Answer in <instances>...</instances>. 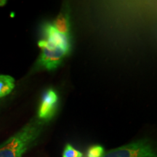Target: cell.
Returning <instances> with one entry per match:
<instances>
[{
  "instance_id": "6da1fadb",
  "label": "cell",
  "mask_w": 157,
  "mask_h": 157,
  "mask_svg": "<svg viewBox=\"0 0 157 157\" xmlns=\"http://www.w3.org/2000/svg\"><path fill=\"white\" fill-rule=\"evenodd\" d=\"M46 122L37 117L0 145V157H23L42 135Z\"/></svg>"
},
{
  "instance_id": "7a4b0ae2",
  "label": "cell",
  "mask_w": 157,
  "mask_h": 157,
  "mask_svg": "<svg viewBox=\"0 0 157 157\" xmlns=\"http://www.w3.org/2000/svg\"><path fill=\"white\" fill-rule=\"evenodd\" d=\"M41 53L36 63V68L39 69L52 71L58 68L69 53L70 51L50 44L45 39L38 42Z\"/></svg>"
},
{
  "instance_id": "3957f363",
  "label": "cell",
  "mask_w": 157,
  "mask_h": 157,
  "mask_svg": "<svg viewBox=\"0 0 157 157\" xmlns=\"http://www.w3.org/2000/svg\"><path fill=\"white\" fill-rule=\"evenodd\" d=\"M103 157H157L156 151L148 139H140L111 149Z\"/></svg>"
},
{
  "instance_id": "277c9868",
  "label": "cell",
  "mask_w": 157,
  "mask_h": 157,
  "mask_svg": "<svg viewBox=\"0 0 157 157\" xmlns=\"http://www.w3.org/2000/svg\"><path fill=\"white\" fill-rule=\"evenodd\" d=\"M58 99V93L54 90L45 91L39 103L36 117L46 123L51 120L56 115Z\"/></svg>"
},
{
  "instance_id": "5b68a950",
  "label": "cell",
  "mask_w": 157,
  "mask_h": 157,
  "mask_svg": "<svg viewBox=\"0 0 157 157\" xmlns=\"http://www.w3.org/2000/svg\"><path fill=\"white\" fill-rule=\"evenodd\" d=\"M44 34L46 37L45 40L48 41L50 44L71 51V45L70 37L59 33L51 23H48L44 25Z\"/></svg>"
},
{
  "instance_id": "8992f818",
  "label": "cell",
  "mask_w": 157,
  "mask_h": 157,
  "mask_svg": "<svg viewBox=\"0 0 157 157\" xmlns=\"http://www.w3.org/2000/svg\"><path fill=\"white\" fill-rule=\"evenodd\" d=\"M52 25L59 33L70 37L71 18L70 10L68 5L63 7Z\"/></svg>"
},
{
  "instance_id": "52a82bcc",
  "label": "cell",
  "mask_w": 157,
  "mask_h": 157,
  "mask_svg": "<svg viewBox=\"0 0 157 157\" xmlns=\"http://www.w3.org/2000/svg\"><path fill=\"white\" fill-rule=\"evenodd\" d=\"M14 87V78L9 75H0V98L9 95Z\"/></svg>"
},
{
  "instance_id": "ba28073f",
  "label": "cell",
  "mask_w": 157,
  "mask_h": 157,
  "mask_svg": "<svg viewBox=\"0 0 157 157\" xmlns=\"http://www.w3.org/2000/svg\"><path fill=\"white\" fill-rule=\"evenodd\" d=\"M83 154L82 152L78 151L75 148H74L71 145L67 144L65 146L63 157H82Z\"/></svg>"
},
{
  "instance_id": "9c48e42d",
  "label": "cell",
  "mask_w": 157,
  "mask_h": 157,
  "mask_svg": "<svg viewBox=\"0 0 157 157\" xmlns=\"http://www.w3.org/2000/svg\"><path fill=\"white\" fill-rule=\"evenodd\" d=\"M104 152V148L103 146L95 145L91 146L87 151V157H103Z\"/></svg>"
}]
</instances>
